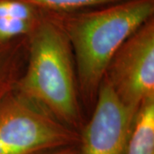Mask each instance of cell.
Instances as JSON below:
<instances>
[{
	"instance_id": "obj_1",
	"label": "cell",
	"mask_w": 154,
	"mask_h": 154,
	"mask_svg": "<svg viewBox=\"0 0 154 154\" xmlns=\"http://www.w3.org/2000/svg\"><path fill=\"white\" fill-rule=\"evenodd\" d=\"M47 13L69 41L78 90L90 105L95 103L99 85L117 50L154 17V0H123L81 11Z\"/></svg>"
},
{
	"instance_id": "obj_2",
	"label": "cell",
	"mask_w": 154,
	"mask_h": 154,
	"mask_svg": "<svg viewBox=\"0 0 154 154\" xmlns=\"http://www.w3.org/2000/svg\"><path fill=\"white\" fill-rule=\"evenodd\" d=\"M16 90L57 120L80 132L82 126L72 49L66 34L49 13L28 37L25 69Z\"/></svg>"
},
{
	"instance_id": "obj_3",
	"label": "cell",
	"mask_w": 154,
	"mask_h": 154,
	"mask_svg": "<svg viewBox=\"0 0 154 154\" xmlns=\"http://www.w3.org/2000/svg\"><path fill=\"white\" fill-rule=\"evenodd\" d=\"M80 133L16 88L0 102V154H42L78 146Z\"/></svg>"
},
{
	"instance_id": "obj_4",
	"label": "cell",
	"mask_w": 154,
	"mask_h": 154,
	"mask_svg": "<svg viewBox=\"0 0 154 154\" xmlns=\"http://www.w3.org/2000/svg\"><path fill=\"white\" fill-rule=\"evenodd\" d=\"M105 77L134 113L154 99V17L124 41L110 60Z\"/></svg>"
},
{
	"instance_id": "obj_5",
	"label": "cell",
	"mask_w": 154,
	"mask_h": 154,
	"mask_svg": "<svg viewBox=\"0 0 154 154\" xmlns=\"http://www.w3.org/2000/svg\"><path fill=\"white\" fill-rule=\"evenodd\" d=\"M94 112L80 130L79 154H123L137 113L128 109L104 76Z\"/></svg>"
},
{
	"instance_id": "obj_6",
	"label": "cell",
	"mask_w": 154,
	"mask_h": 154,
	"mask_svg": "<svg viewBox=\"0 0 154 154\" xmlns=\"http://www.w3.org/2000/svg\"><path fill=\"white\" fill-rule=\"evenodd\" d=\"M27 57L28 37L8 45H0V102L17 87Z\"/></svg>"
},
{
	"instance_id": "obj_7",
	"label": "cell",
	"mask_w": 154,
	"mask_h": 154,
	"mask_svg": "<svg viewBox=\"0 0 154 154\" xmlns=\"http://www.w3.org/2000/svg\"><path fill=\"white\" fill-rule=\"evenodd\" d=\"M123 154H154V99L138 110Z\"/></svg>"
},
{
	"instance_id": "obj_8",
	"label": "cell",
	"mask_w": 154,
	"mask_h": 154,
	"mask_svg": "<svg viewBox=\"0 0 154 154\" xmlns=\"http://www.w3.org/2000/svg\"><path fill=\"white\" fill-rule=\"evenodd\" d=\"M45 12H70L113 4L123 0H20Z\"/></svg>"
},
{
	"instance_id": "obj_9",
	"label": "cell",
	"mask_w": 154,
	"mask_h": 154,
	"mask_svg": "<svg viewBox=\"0 0 154 154\" xmlns=\"http://www.w3.org/2000/svg\"><path fill=\"white\" fill-rule=\"evenodd\" d=\"M43 11L20 0H0V17L37 22Z\"/></svg>"
},
{
	"instance_id": "obj_10",
	"label": "cell",
	"mask_w": 154,
	"mask_h": 154,
	"mask_svg": "<svg viewBox=\"0 0 154 154\" xmlns=\"http://www.w3.org/2000/svg\"><path fill=\"white\" fill-rule=\"evenodd\" d=\"M42 154H79V151H78L77 146H72L51 150Z\"/></svg>"
}]
</instances>
